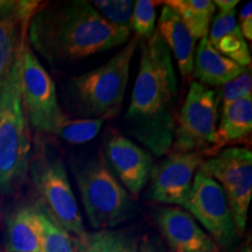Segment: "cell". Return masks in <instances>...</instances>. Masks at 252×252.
Here are the masks:
<instances>
[{"instance_id":"16","label":"cell","mask_w":252,"mask_h":252,"mask_svg":"<svg viewBox=\"0 0 252 252\" xmlns=\"http://www.w3.org/2000/svg\"><path fill=\"white\" fill-rule=\"evenodd\" d=\"M208 41L220 55L237 63L242 68H251V55L247 40L239 30L236 9L219 13L212 21Z\"/></svg>"},{"instance_id":"17","label":"cell","mask_w":252,"mask_h":252,"mask_svg":"<svg viewBox=\"0 0 252 252\" xmlns=\"http://www.w3.org/2000/svg\"><path fill=\"white\" fill-rule=\"evenodd\" d=\"M244 68L225 56L220 55L210 45L208 37L200 40L195 50L193 75L198 83L206 87H222L237 77Z\"/></svg>"},{"instance_id":"26","label":"cell","mask_w":252,"mask_h":252,"mask_svg":"<svg viewBox=\"0 0 252 252\" xmlns=\"http://www.w3.org/2000/svg\"><path fill=\"white\" fill-rule=\"evenodd\" d=\"M219 90L222 108L244 97L252 96L251 68H244V70L237 77L225 83Z\"/></svg>"},{"instance_id":"29","label":"cell","mask_w":252,"mask_h":252,"mask_svg":"<svg viewBox=\"0 0 252 252\" xmlns=\"http://www.w3.org/2000/svg\"><path fill=\"white\" fill-rule=\"evenodd\" d=\"M213 2L215 7L220 9V13H229L236 9V6L238 5V0H216Z\"/></svg>"},{"instance_id":"6","label":"cell","mask_w":252,"mask_h":252,"mask_svg":"<svg viewBox=\"0 0 252 252\" xmlns=\"http://www.w3.org/2000/svg\"><path fill=\"white\" fill-rule=\"evenodd\" d=\"M220 90L210 89L194 81L189 87L184 105L175 117L173 144L169 152H196L215 156L219 122Z\"/></svg>"},{"instance_id":"12","label":"cell","mask_w":252,"mask_h":252,"mask_svg":"<svg viewBox=\"0 0 252 252\" xmlns=\"http://www.w3.org/2000/svg\"><path fill=\"white\" fill-rule=\"evenodd\" d=\"M103 150L110 171L131 197L137 198L149 184L154 165L152 154L115 128L104 133Z\"/></svg>"},{"instance_id":"14","label":"cell","mask_w":252,"mask_h":252,"mask_svg":"<svg viewBox=\"0 0 252 252\" xmlns=\"http://www.w3.org/2000/svg\"><path fill=\"white\" fill-rule=\"evenodd\" d=\"M157 224L173 252H220L213 238L187 210L163 207L156 215Z\"/></svg>"},{"instance_id":"23","label":"cell","mask_w":252,"mask_h":252,"mask_svg":"<svg viewBox=\"0 0 252 252\" xmlns=\"http://www.w3.org/2000/svg\"><path fill=\"white\" fill-rule=\"evenodd\" d=\"M104 121L94 118L71 119L68 116L58 126L54 135L68 144L80 145L89 143L97 137Z\"/></svg>"},{"instance_id":"27","label":"cell","mask_w":252,"mask_h":252,"mask_svg":"<svg viewBox=\"0 0 252 252\" xmlns=\"http://www.w3.org/2000/svg\"><path fill=\"white\" fill-rule=\"evenodd\" d=\"M239 30L247 41L252 40V2L249 1L239 13Z\"/></svg>"},{"instance_id":"20","label":"cell","mask_w":252,"mask_h":252,"mask_svg":"<svg viewBox=\"0 0 252 252\" xmlns=\"http://www.w3.org/2000/svg\"><path fill=\"white\" fill-rule=\"evenodd\" d=\"M75 252H138V239L123 230L86 231L72 238Z\"/></svg>"},{"instance_id":"5","label":"cell","mask_w":252,"mask_h":252,"mask_svg":"<svg viewBox=\"0 0 252 252\" xmlns=\"http://www.w3.org/2000/svg\"><path fill=\"white\" fill-rule=\"evenodd\" d=\"M74 165L81 201L90 225L96 230L115 228L130 219L133 198L106 165L103 153Z\"/></svg>"},{"instance_id":"19","label":"cell","mask_w":252,"mask_h":252,"mask_svg":"<svg viewBox=\"0 0 252 252\" xmlns=\"http://www.w3.org/2000/svg\"><path fill=\"white\" fill-rule=\"evenodd\" d=\"M6 251L40 252V226L35 207H20L8 217Z\"/></svg>"},{"instance_id":"21","label":"cell","mask_w":252,"mask_h":252,"mask_svg":"<svg viewBox=\"0 0 252 252\" xmlns=\"http://www.w3.org/2000/svg\"><path fill=\"white\" fill-rule=\"evenodd\" d=\"M165 5L172 7L182 19L195 39L208 36L216 7L210 0H171Z\"/></svg>"},{"instance_id":"4","label":"cell","mask_w":252,"mask_h":252,"mask_svg":"<svg viewBox=\"0 0 252 252\" xmlns=\"http://www.w3.org/2000/svg\"><path fill=\"white\" fill-rule=\"evenodd\" d=\"M139 42V37L134 35L103 65L72 78L68 93L75 112L102 121L117 117L124 103L131 62Z\"/></svg>"},{"instance_id":"25","label":"cell","mask_w":252,"mask_h":252,"mask_svg":"<svg viewBox=\"0 0 252 252\" xmlns=\"http://www.w3.org/2000/svg\"><path fill=\"white\" fill-rule=\"evenodd\" d=\"M158 4H161V2L152 1V0H137V1H134L131 31L133 30L135 35L141 41L149 40L153 35L157 19L156 7Z\"/></svg>"},{"instance_id":"18","label":"cell","mask_w":252,"mask_h":252,"mask_svg":"<svg viewBox=\"0 0 252 252\" xmlns=\"http://www.w3.org/2000/svg\"><path fill=\"white\" fill-rule=\"evenodd\" d=\"M252 132V96L244 97L223 106L220 125H217L216 149L247 141Z\"/></svg>"},{"instance_id":"10","label":"cell","mask_w":252,"mask_h":252,"mask_svg":"<svg viewBox=\"0 0 252 252\" xmlns=\"http://www.w3.org/2000/svg\"><path fill=\"white\" fill-rule=\"evenodd\" d=\"M185 210L202 224L220 250H235L239 236L228 198L219 182L202 167L195 174L193 190Z\"/></svg>"},{"instance_id":"15","label":"cell","mask_w":252,"mask_h":252,"mask_svg":"<svg viewBox=\"0 0 252 252\" xmlns=\"http://www.w3.org/2000/svg\"><path fill=\"white\" fill-rule=\"evenodd\" d=\"M158 32L174 55L181 75L188 80L193 75L196 39L174 9L165 4L158 23Z\"/></svg>"},{"instance_id":"2","label":"cell","mask_w":252,"mask_h":252,"mask_svg":"<svg viewBox=\"0 0 252 252\" xmlns=\"http://www.w3.org/2000/svg\"><path fill=\"white\" fill-rule=\"evenodd\" d=\"M131 30L104 19L83 0L43 2L27 31L31 48L50 64L69 63L128 42Z\"/></svg>"},{"instance_id":"22","label":"cell","mask_w":252,"mask_h":252,"mask_svg":"<svg viewBox=\"0 0 252 252\" xmlns=\"http://www.w3.org/2000/svg\"><path fill=\"white\" fill-rule=\"evenodd\" d=\"M35 208L40 226V252H75L70 235L52 220L41 204Z\"/></svg>"},{"instance_id":"8","label":"cell","mask_w":252,"mask_h":252,"mask_svg":"<svg viewBox=\"0 0 252 252\" xmlns=\"http://www.w3.org/2000/svg\"><path fill=\"white\" fill-rule=\"evenodd\" d=\"M21 98L28 124L39 133L54 134L67 117L58 102L54 81L28 41L21 58Z\"/></svg>"},{"instance_id":"24","label":"cell","mask_w":252,"mask_h":252,"mask_svg":"<svg viewBox=\"0 0 252 252\" xmlns=\"http://www.w3.org/2000/svg\"><path fill=\"white\" fill-rule=\"evenodd\" d=\"M108 23L119 28L131 30L134 1L131 0H96L91 2Z\"/></svg>"},{"instance_id":"1","label":"cell","mask_w":252,"mask_h":252,"mask_svg":"<svg viewBox=\"0 0 252 252\" xmlns=\"http://www.w3.org/2000/svg\"><path fill=\"white\" fill-rule=\"evenodd\" d=\"M178 83L172 54L159 32L140 40V62L125 115L127 132L151 154L169 153L175 124Z\"/></svg>"},{"instance_id":"30","label":"cell","mask_w":252,"mask_h":252,"mask_svg":"<svg viewBox=\"0 0 252 252\" xmlns=\"http://www.w3.org/2000/svg\"><path fill=\"white\" fill-rule=\"evenodd\" d=\"M241 252H252V250H251V244H250V241L247 242V243L244 244V247L242 248Z\"/></svg>"},{"instance_id":"13","label":"cell","mask_w":252,"mask_h":252,"mask_svg":"<svg viewBox=\"0 0 252 252\" xmlns=\"http://www.w3.org/2000/svg\"><path fill=\"white\" fill-rule=\"evenodd\" d=\"M42 4L35 0H0V83L23 52L32 18Z\"/></svg>"},{"instance_id":"9","label":"cell","mask_w":252,"mask_h":252,"mask_svg":"<svg viewBox=\"0 0 252 252\" xmlns=\"http://www.w3.org/2000/svg\"><path fill=\"white\" fill-rule=\"evenodd\" d=\"M202 168L224 191L239 237L247 229L252 195V154L247 147H226L204 160Z\"/></svg>"},{"instance_id":"11","label":"cell","mask_w":252,"mask_h":252,"mask_svg":"<svg viewBox=\"0 0 252 252\" xmlns=\"http://www.w3.org/2000/svg\"><path fill=\"white\" fill-rule=\"evenodd\" d=\"M204 160L206 156L202 153L169 152L163 160L153 165L147 197L185 209L193 190L195 174Z\"/></svg>"},{"instance_id":"3","label":"cell","mask_w":252,"mask_h":252,"mask_svg":"<svg viewBox=\"0 0 252 252\" xmlns=\"http://www.w3.org/2000/svg\"><path fill=\"white\" fill-rule=\"evenodd\" d=\"M23 52L0 83V193L2 194L11 193L23 184L31 165L30 126L21 98Z\"/></svg>"},{"instance_id":"28","label":"cell","mask_w":252,"mask_h":252,"mask_svg":"<svg viewBox=\"0 0 252 252\" xmlns=\"http://www.w3.org/2000/svg\"><path fill=\"white\" fill-rule=\"evenodd\" d=\"M138 252H165L161 245L154 238H146L139 247Z\"/></svg>"},{"instance_id":"7","label":"cell","mask_w":252,"mask_h":252,"mask_svg":"<svg viewBox=\"0 0 252 252\" xmlns=\"http://www.w3.org/2000/svg\"><path fill=\"white\" fill-rule=\"evenodd\" d=\"M28 171L40 194L41 206L52 220L75 237L83 235L87 230L62 158L54 150L41 146Z\"/></svg>"}]
</instances>
